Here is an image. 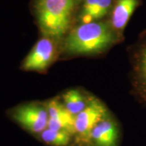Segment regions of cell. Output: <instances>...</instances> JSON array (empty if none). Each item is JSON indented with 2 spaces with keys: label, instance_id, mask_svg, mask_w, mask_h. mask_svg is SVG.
Returning a JSON list of instances; mask_svg holds the SVG:
<instances>
[{
  "label": "cell",
  "instance_id": "6da1fadb",
  "mask_svg": "<svg viewBox=\"0 0 146 146\" xmlns=\"http://www.w3.org/2000/svg\"><path fill=\"white\" fill-rule=\"evenodd\" d=\"M118 38L108 23L97 21L81 24L69 33L64 47L69 54H96L107 50Z\"/></svg>",
  "mask_w": 146,
  "mask_h": 146
},
{
  "label": "cell",
  "instance_id": "7a4b0ae2",
  "mask_svg": "<svg viewBox=\"0 0 146 146\" xmlns=\"http://www.w3.org/2000/svg\"><path fill=\"white\" fill-rule=\"evenodd\" d=\"M75 0H37L36 13L41 31L58 39L66 34L72 21Z\"/></svg>",
  "mask_w": 146,
  "mask_h": 146
},
{
  "label": "cell",
  "instance_id": "3957f363",
  "mask_svg": "<svg viewBox=\"0 0 146 146\" xmlns=\"http://www.w3.org/2000/svg\"><path fill=\"white\" fill-rule=\"evenodd\" d=\"M7 114L23 130L35 137L48 127L49 114L45 102L22 104L8 110Z\"/></svg>",
  "mask_w": 146,
  "mask_h": 146
},
{
  "label": "cell",
  "instance_id": "277c9868",
  "mask_svg": "<svg viewBox=\"0 0 146 146\" xmlns=\"http://www.w3.org/2000/svg\"><path fill=\"white\" fill-rule=\"evenodd\" d=\"M109 115L104 104L93 96L87 106L75 116L74 137L76 146H87L91 131Z\"/></svg>",
  "mask_w": 146,
  "mask_h": 146
},
{
  "label": "cell",
  "instance_id": "5b68a950",
  "mask_svg": "<svg viewBox=\"0 0 146 146\" xmlns=\"http://www.w3.org/2000/svg\"><path fill=\"white\" fill-rule=\"evenodd\" d=\"M52 39L46 36L39 40L25 58L22 68L27 71L37 72L46 70L56 58V46Z\"/></svg>",
  "mask_w": 146,
  "mask_h": 146
},
{
  "label": "cell",
  "instance_id": "8992f818",
  "mask_svg": "<svg viewBox=\"0 0 146 146\" xmlns=\"http://www.w3.org/2000/svg\"><path fill=\"white\" fill-rule=\"evenodd\" d=\"M45 103L49 114L47 128L66 131L74 135L75 116L66 108L60 98H53Z\"/></svg>",
  "mask_w": 146,
  "mask_h": 146
},
{
  "label": "cell",
  "instance_id": "52a82bcc",
  "mask_svg": "<svg viewBox=\"0 0 146 146\" xmlns=\"http://www.w3.org/2000/svg\"><path fill=\"white\" fill-rule=\"evenodd\" d=\"M119 136L118 124L109 115L91 131L87 146H118Z\"/></svg>",
  "mask_w": 146,
  "mask_h": 146
},
{
  "label": "cell",
  "instance_id": "ba28073f",
  "mask_svg": "<svg viewBox=\"0 0 146 146\" xmlns=\"http://www.w3.org/2000/svg\"><path fill=\"white\" fill-rule=\"evenodd\" d=\"M139 3L140 0L114 1L110 25L118 37L122 36L128 22Z\"/></svg>",
  "mask_w": 146,
  "mask_h": 146
},
{
  "label": "cell",
  "instance_id": "9c48e42d",
  "mask_svg": "<svg viewBox=\"0 0 146 146\" xmlns=\"http://www.w3.org/2000/svg\"><path fill=\"white\" fill-rule=\"evenodd\" d=\"M115 0H83L79 13L81 24L97 22L112 11Z\"/></svg>",
  "mask_w": 146,
  "mask_h": 146
},
{
  "label": "cell",
  "instance_id": "30bf717a",
  "mask_svg": "<svg viewBox=\"0 0 146 146\" xmlns=\"http://www.w3.org/2000/svg\"><path fill=\"white\" fill-rule=\"evenodd\" d=\"M133 75L137 87L146 99V41L139 46L134 55Z\"/></svg>",
  "mask_w": 146,
  "mask_h": 146
},
{
  "label": "cell",
  "instance_id": "8fae6325",
  "mask_svg": "<svg viewBox=\"0 0 146 146\" xmlns=\"http://www.w3.org/2000/svg\"><path fill=\"white\" fill-rule=\"evenodd\" d=\"M92 97L79 89H72L65 91L60 100L68 112L75 116L87 106Z\"/></svg>",
  "mask_w": 146,
  "mask_h": 146
},
{
  "label": "cell",
  "instance_id": "7c38bea8",
  "mask_svg": "<svg viewBox=\"0 0 146 146\" xmlns=\"http://www.w3.org/2000/svg\"><path fill=\"white\" fill-rule=\"evenodd\" d=\"M36 138L46 146H76L74 135L63 131L47 128Z\"/></svg>",
  "mask_w": 146,
  "mask_h": 146
},
{
  "label": "cell",
  "instance_id": "4fadbf2b",
  "mask_svg": "<svg viewBox=\"0 0 146 146\" xmlns=\"http://www.w3.org/2000/svg\"><path fill=\"white\" fill-rule=\"evenodd\" d=\"M83 0H75V2H76V5H78V4H81Z\"/></svg>",
  "mask_w": 146,
  "mask_h": 146
}]
</instances>
